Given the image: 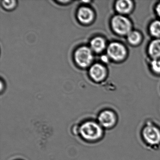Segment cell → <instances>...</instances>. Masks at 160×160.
Wrapping results in <instances>:
<instances>
[{
  "mask_svg": "<svg viewBox=\"0 0 160 160\" xmlns=\"http://www.w3.org/2000/svg\"><path fill=\"white\" fill-rule=\"evenodd\" d=\"M97 121L103 129H110L117 122V117L113 111L105 110L98 115Z\"/></svg>",
  "mask_w": 160,
  "mask_h": 160,
  "instance_id": "obj_5",
  "label": "cell"
},
{
  "mask_svg": "<svg viewBox=\"0 0 160 160\" xmlns=\"http://www.w3.org/2000/svg\"><path fill=\"white\" fill-rule=\"evenodd\" d=\"M142 135L145 141L151 146H157L160 143V130L150 122L143 128Z\"/></svg>",
  "mask_w": 160,
  "mask_h": 160,
  "instance_id": "obj_2",
  "label": "cell"
},
{
  "mask_svg": "<svg viewBox=\"0 0 160 160\" xmlns=\"http://www.w3.org/2000/svg\"><path fill=\"white\" fill-rule=\"evenodd\" d=\"M115 7L118 12L125 14L131 12L132 8V3L129 0H121L117 2Z\"/></svg>",
  "mask_w": 160,
  "mask_h": 160,
  "instance_id": "obj_9",
  "label": "cell"
},
{
  "mask_svg": "<svg viewBox=\"0 0 160 160\" xmlns=\"http://www.w3.org/2000/svg\"><path fill=\"white\" fill-rule=\"evenodd\" d=\"M78 18L81 23L88 24L93 20L94 14L89 8L86 7H81L78 12Z\"/></svg>",
  "mask_w": 160,
  "mask_h": 160,
  "instance_id": "obj_8",
  "label": "cell"
},
{
  "mask_svg": "<svg viewBox=\"0 0 160 160\" xmlns=\"http://www.w3.org/2000/svg\"><path fill=\"white\" fill-rule=\"evenodd\" d=\"M156 11L157 14L159 16V17L160 18V3L157 5L156 8Z\"/></svg>",
  "mask_w": 160,
  "mask_h": 160,
  "instance_id": "obj_16",
  "label": "cell"
},
{
  "mask_svg": "<svg viewBox=\"0 0 160 160\" xmlns=\"http://www.w3.org/2000/svg\"><path fill=\"white\" fill-rule=\"evenodd\" d=\"M148 52L151 57L155 59L160 58V39H156L150 44Z\"/></svg>",
  "mask_w": 160,
  "mask_h": 160,
  "instance_id": "obj_10",
  "label": "cell"
},
{
  "mask_svg": "<svg viewBox=\"0 0 160 160\" xmlns=\"http://www.w3.org/2000/svg\"><path fill=\"white\" fill-rule=\"evenodd\" d=\"M106 71L103 65L100 64H94L90 69V75L92 79L96 81H100L105 77Z\"/></svg>",
  "mask_w": 160,
  "mask_h": 160,
  "instance_id": "obj_7",
  "label": "cell"
},
{
  "mask_svg": "<svg viewBox=\"0 0 160 160\" xmlns=\"http://www.w3.org/2000/svg\"><path fill=\"white\" fill-rule=\"evenodd\" d=\"M111 25L113 30L120 35H128L131 32V22L128 18L121 15L116 16L111 21Z\"/></svg>",
  "mask_w": 160,
  "mask_h": 160,
  "instance_id": "obj_3",
  "label": "cell"
},
{
  "mask_svg": "<svg viewBox=\"0 0 160 160\" xmlns=\"http://www.w3.org/2000/svg\"><path fill=\"white\" fill-rule=\"evenodd\" d=\"M107 53L109 58L115 61L123 59L126 55V49L121 44L112 42L107 48Z\"/></svg>",
  "mask_w": 160,
  "mask_h": 160,
  "instance_id": "obj_6",
  "label": "cell"
},
{
  "mask_svg": "<svg viewBox=\"0 0 160 160\" xmlns=\"http://www.w3.org/2000/svg\"><path fill=\"white\" fill-rule=\"evenodd\" d=\"M91 47L94 52L100 53L105 48V41L101 37H96L92 40Z\"/></svg>",
  "mask_w": 160,
  "mask_h": 160,
  "instance_id": "obj_11",
  "label": "cell"
},
{
  "mask_svg": "<svg viewBox=\"0 0 160 160\" xmlns=\"http://www.w3.org/2000/svg\"><path fill=\"white\" fill-rule=\"evenodd\" d=\"M150 32L153 37L160 38V21L156 20L151 24Z\"/></svg>",
  "mask_w": 160,
  "mask_h": 160,
  "instance_id": "obj_12",
  "label": "cell"
},
{
  "mask_svg": "<svg viewBox=\"0 0 160 160\" xmlns=\"http://www.w3.org/2000/svg\"><path fill=\"white\" fill-rule=\"evenodd\" d=\"M127 39L131 44L137 45L141 40V35L138 32L131 31L127 35Z\"/></svg>",
  "mask_w": 160,
  "mask_h": 160,
  "instance_id": "obj_13",
  "label": "cell"
},
{
  "mask_svg": "<svg viewBox=\"0 0 160 160\" xmlns=\"http://www.w3.org/2000/svg\"><path fill=\"white\" fill-rule=\"evenodd\" d=\"M103 129L98 122L87 120L78 126L77 132L85 141L94 142L102 138L103 135Z\"/></svg>",
  "mask_w": 160,
  "mask_h": 160,
  "instance_id": "obj_1",
  "label": "cell"
},
{
  "mask_svg": "<svg viewBox=\"0 0 160 160\" xmlns=\"http://www.w3.org/2000/svg\"><path fill=\"white\" fill-rule=\"evenodd\" d=\"M93 59L91 50L87 47L79 48L75 53V60L76 63L81 67L88 66Z\"/></svg>",
  "mask_w": 160,
  "mask_h": 160,
  "instance_id": "obj_4",
  "label": "cell"
},
{
  "mask_svg": "<svg viewBox=\"0 0 160 160\" xmlns=\"http://www.w3.org/2000/svg\"><path fill=\"white\" fill-rule=\"evenodd\" d=\"M2 5L4 8L7 9H12L16 5L15 1H3Z\"/></svg>",
  "mask_w": 160,
  "mask_h": 160,
  "instance_id": "obj_15",
  "label": "cell"
},
{
  "mask_svg": "<svg viewBox=\"0 0 160 160\" xmlns=\"http://www.w3.org/2000/svg\"><path fill=\"white\" fill-rule=\"evenodd\" d=\"M151 67L153 72L157 73H160V59H153L151 63Z\"/></svg>",
  "mask_w": 160,
  "mask_h": 160,
  "instance_id": "obj_14",
  "label": "cell"
},
{
  "mask_svg": "<svg viewBox=\"0 0 160 160\" xmlns=\"http://www.w3.org/2000/svg\"><path fill=\"white\" fill-rule=\"evenodd\" d=\"M102 60L104 62H107L108 61V58L106 56H103L102 57Z\"/></svg>",
  "mask_w": 160,
  "mask_h": 160,
  "instance_id": "obj_17",
  "label": "cell"
}]
</instances>
